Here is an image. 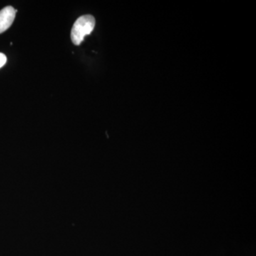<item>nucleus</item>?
<instances>
[{
  "label": "nucleus",
  "mask_w": 256,
  "mask_h": 256,
  "mask_svg": "<svg viewBox=\"0 0 256 256\" xmlns=\"http://www.w3.org/2000/svg\"><path fill=\"white\" fill-rule=\"evenodd\" d=\"M95 25L96 20L92 15L86 14L80 16L74 23L70 34L74 44L76 46L80 45L85 37L94 31Z\"/></svg>",
  "instance_id": "obj_1"
},
{
  "label": "nucleus",
  "mask_w": 256,
  "mask_h": 256,
  "mask_svg": "<svg viewBox=\"0 0 256 256\" xmlns=\"http://www.w3.org/2000/svg\"><path fill=\"white\" fill-rule=\"evenodd\" d=\"M6 60H8V58H6V56L4 54L0 53V68L4 66L5 64L6 63Z\"/></svg>",
  "instance_id": "obj_3"
},
{
  "label": "nucleus",
  "mask_w": 256,
  "mask_h": 256,
  "mask_svg": "<svg viewBox=\"0 0 256 256\" xmlns=\"http://www.w3.org/2000/svg\"><path fill=\"white\" fill-rule=\"evenodd\" d=\"M18 10L11 6H6L0 11V34L3 33L12 26Z\"/></svg>",
  "instance_id": "obj_2"
}]
</instances>
